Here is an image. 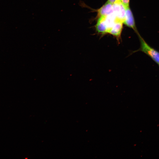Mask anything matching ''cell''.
Here are the masks:
<instances>
[{"instance_id": "5", "label": "cell", "mask_w": 159, "mask_h": 159, "mask_svg": "<svg viewBox=\"0 0 159 159\" xmlns=\"http://www.w3.org/2000/svg\"><path fill=\"white\" fill-rule=\"evenodd\" d=\"M113 12V4L106 2L97 10V16L99 18L105 17Z\"/></svg>"}, {"instance_id": "8", "label": "cell", "mask_w": 159, "mask_h": 159, "mask_svg": "<svg viewBox=\"0 0 159 159\" xmlns=\"http://www.w3.org/2000/svg\"><path fill=\"white\" fill-rule=\"evenodd\" d=\"M120 0H107L106 2L112 4H114Z\"/></svg>"}, {"instance_id": "7", "label": "cell", "mask_w": 159, "mask_h": 159, "mask_svg": "<svg viewBox=\"0 0 159 159\" xmlns=\"http://www.w3.org/2000/svg\"><path fill=\"white\" fill-rule=\"evenodd\" d=\"M130 1V0H120L121 2L125 7L129 6Z\"/></svg>"}, {"instance_id": "4", "label": "cell", "mask_w": 159, "mask_h": 159, "mask_svg": "<svg viewBox=\"0 0 159 159\" xmlns=\"http://www.w3.org/2000/svg\"><path fill=\"white\" fill-rule=\"evenodd\" d=\"M123 23L129 27L133 29L137 33V32L132 12L129 6L125 7V14Z\"/></svg>"}, {"instance_id": "3", "label": "cell", "mask_w": 159, "mask_h": 159, "mask_svg": "<svg viewBox=\"0 0 159 159\" xmlns=\"http://www.w3.org/2000/svg\"><path fill=\"white\" fill-rule=\"evenodd\" d=\"M113 13L116 19L123 22L125 14V7L120 0L113 4Z\"/></svg>"}, {"instance_id": "1", "label": "cell", "mask_w": 159, "mask_h": 159, "mask_svg": "<svg viewBox=\"0 0 159 159\" xmlns=\"http://www.w3.org/2000/svg\"><path fill=\"white\" fill-rule=\"evenodd\" d=\"M140 42V48L132 53L142 52L149 57L153 61L159 65V52L149 45L137 33Z\"/></svg>"}, {"instance_id": "2", "label": "cell", "mask_w": 159, "mask_h": 159, "mask_svg": "<svg viewBox=\"0 0 159 159\" xmlns=\"http://www.w3.org/2000/svg\"><path fill=\"white\" fill-rule=\"evenodd\" d=\"M123 22L120 21L116 20L109 29L108 33L112 35L116 39L118 44L121 40V35L123 28Z\"/></svg>"}, {"instance_id": "9", "label": "cell", "mask_w": 159, "mask_h": 159, "mask_svg": "<svg viewBox=\"0 0 159 159\" xmlns=\"http://www.w3.org/2000/svg\"></svg>"}, {"instance_id": "6", "label": "cell", "mask_w": 159, "mask_h": 159, "mask_svg": "<svg viewBox=\"0 0 159 159\" xmlns=\"http://www.w3.org/2000/svg\"><path fill=\"white\" fill-rule=\"evenodd\" d=\"M95 28L97 32L102 35L108 33L109 28L105 17L99 18L95 25Z\"/></svg>"}]
</instances>
